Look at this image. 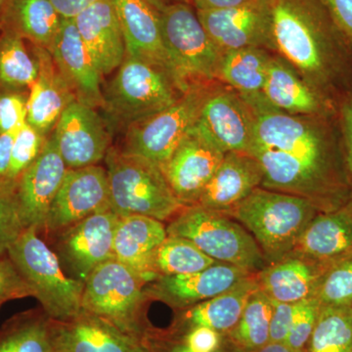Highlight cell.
Returning <instances> with one entry per match:
<instances>
[{
    "mask_svg": "<svg viewBox=\"0 0 352 352\" xmlns=\"http://www.w3.org/2000/svg\"><path fill=\"white\" fill-rule=\"evenodd\" d=\"M275 52L333 105L352 91V47L321 0H270Z\"/></svg>",
    "mask_w": 352,
    "mask_h": 352,
    "instance_id": "obj_1",
    "label": "cell"
},
{
    "mask_svg": "<svg viewBox=\"0 0 352 352\" xmlns=\"http://www.w3.org/2000/svg\"><path fill=\"white\" fill-rule=\"evenodd\" d=\"M242 98L254 116V142L250 150L258 147L286 153L352 187L337 112L289 115L270 105L263 94Z\"/></svg>",
    "mask_w": 352,
    "mask_h": 352,
    "instance_id": "obj_2",
    "label": "cell"
},
{
    "mask_svg": "<svg viewBox=\"0 0 352 352\" xmlns=\"http://www.w3.org/2000/svg\"><path fill=\"white\" fill-rule=\"evenodd\" d=\"M320 212L302 197L258 187L227 214L252 234L270 265L288 258Z\"/></svg>",
    "mask_w": 352,
    "mask_h": 352,
    "instance_id": "obj_3",
    "label": "cell"
},
{
    "mask_svg": "<svg viewBox=\"0 0 352 352\" xmlns=\"http://www.w3.org/2000/svg\"><path fill=\"white\" fill-rule=\"evenodd\" d=\"M7 252L48 318L69 320L82 311L85 283L64 272L56 254L39 237L38 228H25Z\"/></svg>",
    "mask_w": 352,
    "mask_h": 352,
    "instance_id": "obj_4",
    "label": "cell"
},
{
    "mask_svg": "<svg viewBox=\"0 0 352 352\" xmlns=\"http://www.w3.org/2000/svg\"><path fill=\"white\" fill-rule=\"evenodd\" d=\"M111 210L119 217L139 214L163 221L184 208L171 190L161 166L149 160L109 150Z\"/></svg>",
    "mask_w": 352,
    "mask_h": 352,
    "instance_id": "obj_5",
    "label": "cell"
},
{
    "mask_svg": "<svg viewBox=\"0 0 352 352\" xmlns=\"http://www.w3.org/2000/svg\"><path fill=\"white\" fill-rule=\"evenodd\" d=\"M189 88L166 69L126 56L103 92L104 108L129 129L170 107Z\"/></svg>",
    "mask_w": 352,
    "mask_h": 352,
    "instance_id": "obj_6",
    "label": "cell"
},
{
    "mask_svg": "<svg viewBox=\"0 0 352 352\" xmlns=\"http://www.w3.org/2000/svg\"><path fill=\"white\" fill-rule=\"evenodd\" d=\"M168 236L191 241L219 263L232 264L252 273L268 265L251 233L227 214L208 208L185 207L166 228Z\"/></svg>",
    "mask_w": 352,
    "mask_h": 352,
    "instance_id": "obj_7",
    "label": "cell"
},
{
    "mask_svg": "<svg viewBox=\"0 0 352 352\" xmlns=\"http://www.w3.org/2000/svg\"><path fill=\"white\" fill-rule=\"evenodd\" d=\"M162 36L178 80L190 87L219 82L222 54L187 2L159 8Z\"/></svg>",
    "mask_w": 352,
    "mask_h": 352,
    "instance_id": "obj_8",
    "label": "cell"
},
{
    "mask_svg": "<svg viewBox=\"0 0 352 352\" xmlns=\"http://www.w3.org/2000/svg\"><path fill=\"white\" fill-rule=\"evenodd\" d=\"M144 283L119 261L109 259L85 280L82 310L144 342L150 332L142 317Z\"/></svg>",
    "mask_w": 352,
    "mask_h": 352,
    "instance_id": "obj_9",
    "label": "cell"
},
{
    "mask_svg": "<svg viewBox=\"0 0 352 352\" xmlns=\"http://www.w3.org/2000/svg\"><path fill=\"white\" fill-rule=\"evenodd\" d=\"M219 83L193 85L170 107L129 127L122 152L145 157L162 168L195 126L208 97Z\"/></svg>",
    "mask_w": 352,
    "mask_h": 352,
    "instance_id": "obj_10",
    "label": "cell"
},
{
    "mask_svg": "<svg viewBox=\"0 0 352 352\" xmlns=\"http://www.w3.org/2000/svg\"><path fill=\"white\" fill-rule=\"evenodd\" d=\"M120 217L97 212L55 234L54 252L64 272L83 282L95 268L113 258V234Z\"/></svg>",
    "mask_w": 352,
    "mask_h": 352,
    "instance_id": "obj_11",
    "label": "cell"
},
{
    "mask_svg": "<svg viewBox=\"0 0 352 352\" xmlns=\"http://www.w3.org/2000/svg\"><path fill=\"white\" fill-rule=\"evenodd\" d=\"M226 154L198 124L190 129L170 160L162 166L183 207L196 205Z\"/></svg>",
    "mask_w": 352,
    "mask_h": 352,
    "instance_id": "obj_12",
    "label": "cell"
},
{
    "mask_svg": "<svg viewBox=\"0 0 352 352\" xmlns=\"http://www.w3.org/2000/svg\"><path fill=\"white\" fill-rule=\"evenodd\" d=\"M196 12L222 54L248 47L263 48L276 53L270 0H254L232 8Z\"/></svg>",
    "mask_w": 352,
    "mask_h": 352,
    "instance_id": "obj_13",
    "label": "cell"
},
{
    "mask_svg": "<svg viewBox=\"0 0 352 352\" xmlns=\"http://www.w3.org/2000/svg\"><path fill=\"white\" fill-rule=\"evenodd\" d=\"M111 210L107 170L98 164L67 170L44 230L54 236L97 212Z\"/></svg>",
    "mask_w": 352,
    "mask_h": 352,
    "instance_id": "obj_14",
    "label": "cell"
},
{
    "mask_svg": "<svg viewBox=\"0 0 352 352\" xmlns=\"http://www.w3.org/2000/svg\"><path fill=\"white\" fill-rule=\"evenodd\" d=\"M68 170L95 166L107 156L110 135L94 108L75 100L65 109L52 134Z\"/></svg>",
    "mask_w": 352,
    "mask_h": 352,
    "instance_id": "obj_15",
    "label": "cell"
},
{
    "mask_svg": "<svg viewBox=\"0 0 352 352\" xmlns=\"http://www.w3.org/2000/svg\"><path fill=\"white\" fill-rule=\"evenodd\" d=\"M53 135L47 139L38 159L21 175L15 187L16 201L25 228L44 230L51 204L67 173Z\"/></svg>",
    "mask_w": 352,
    "mask_h": 352,
    "instance_id": "obj_16",
    "label": "cell"
},
{
    "mask_svg": "<svg viewBox=\"0 0 352 352\" xmlns=\"http://www.w3.org/2000/svg\"><path fill=\"white\" fill-rule=\"evenodd\" d=\"M197 124L224 153H249L254 142L252 109L238 92L221 82L208 97Z\"/></svg>",
    "mask_w": 352,
    "mask_h": 352,
    "instance_id": "obj_17",
    "label": "cell"
},
{
    "mask_svg": "<svg viewBox=\"0 0 352 352\" xmlns=\"http://www.w3.org/2000/svg\"><path fill=\"white\" fill-rule=\"evenodd\" d=\"M50 333L55 352H151L143 340L85 311L69 320L50 319Z\"/></svg>",
    "mask_w": 352,
    "mask_h": 352,
    "instance_id": "obj_18",
    "label": "cell"
},
{
    "mask_svg": "<svg viewBox=\"0 0 352 352\" xmlns=\"http://www.w3.org/2000/svg\"><path fill=\"white\" fill-rule=\"evenodd\" d=\"M76 99L91 108H104L101 74L88 52L74 19H63L48 50Z\"/></svg>",
    "mask_w": 352,
    "mask_h": 352,
    "instance_id": "obj_19",
    "label": "cell"
},
{
    "mask_svg": "<svg viewBox=\"0 0 352 352\" xmlns=\"http://www.w3.org/2000/svg\"><path fill=\"white\" fill-rule=\"evenodd\" d=\"M111 1L122 28L126 56L162 67L182 82L176 76L164 46L159 9L146 0Z\"/></svg>",
    "mask_w": 352,
    "mask_h": 352,
    "instance_id": "obj_20",
    "label": "cell"
},
{
    "mask_svg": "<svg viewBox=\"0 0 352 352\" xmlns=\"http://www.w3.org/2000/svg\"><path fill=\"white\" fill-rule=\"evenodd\" d=\"M292 254L328 268L352 258V195L336 210L317 215L300 236Z\"/></svg>",
    "mask_w": 352,
    "mask_h": 352,
    "instance_id": "obj_21",
    "label": "cell"
},
{
    "mask_svg": "<svg viewBox=\"0 0 352 352\" xmlns=\"http://www.w3.org/2000/svg\"><path fill=\"white\" fill-rule=\"evenodd\" d=\"M263 182V170L256 157L249 153H226L195 206L227 214Z\"/></svg>",
    "mask_w": 352,
    "mask_h": 352,
    "instance_id": "obj_22",
    "label": "cell"
},
{
    "mask_svg": "<svg viewBox=\"0 0 352 352\" xmlns=\"http://www.w3.org/2000/svg\"><path fill=\"white\" fill-rule=\"evenodd\" d=\"M252 274L232 264L217 263L193 274L157 278L150 293L175 307H188L220 295Z\"/></svg>",
    "mask_w": 352,
    "mask_h": 352,
    "instance_id": "obj_23",
    "label": "cell"
},
{
    "mask_svg": "<svg viewBox=\"0 0 352 352\" xmlns=\"http://www.w3.org/2000/svg\"><path fill=\"white\" fill-rule=\"evenodd\" d=\"M74 21L101 75L119 68L126 56V44L112 1L99 0Z\"/></svg>",
    "mask_w": 352,
    "mask_h": 352,
    "instance_id": "obj_24",
    "label": "cell"
},
{
    "mask_svg": "<svg viewBox=\"0 0 352 352\" xmlns=\"http://www.w3.org/2000/svg\"><path fill=\"white\" fill-rule=\"evenodd\" d=\"M263 94L270 105L289 115H332L336 105L310 87L289 62L275 53Z\"/></svg>",
    "mask_w": 352,
    "mask_h": 352,
    "instance_id": "obj_25",
    "label": "cell"
},
{
    "mask_svg": "<svg viewBox=\"0 0 352 352\" xmlns=\"http://www.w3.org/2000/svg\"><path fill=\"white\" fill-rule=\"evenodd\" d=\"M168 237L163 222L145 215L120 217L113 234V256L144 282L157 279L155 251Z\"/></svg>",
    "mask_w": 352,
    "mask_h": 352,
    "instance_id": "obj_26",
    "label": "cell"
},
{
    "mask_svg": "<svg viewBox=\"0 0 352 352\" xmlns=\"http://www.w3.org/2000/svg\"><path fill=\"white\" fill-rule=\"evenodd\" d=\"M39 73L31 87L27 103V122L46 135L56 126L65 109L76 100L47 50L34 46Z\"/></svg>",
    "mask_w": 352,
    "mask_h": 352,
    "instance_id": "obj_27",
    "label": "cell"
},
{
    "mask_svg": "<svg viewBox=\"0 0 352 352\" xmlns=\"http://www.w3.org/2000/svg\"><path fill=\"white\" fill-rule=\"evenodd\" d=\"M328 267L298 256L270 264L258 273L259 289L270 300L296 303L316 295Z\"/></svg>",
    "mask_w": 352,
    "mask_h": 352,
    "instance_id": "obj_28",
    "label": "cell"
},
{
    "mask_svg": "<svg viewBox=\"0 0 352 352\" xmlns=\"http://www.w3.org/2000/svg\"><path fill=\"white\" fill-rule=\"evenodd\" d=\"M259 289L254 275L244 278L220 295L194 305L183 314V327L206 326L217 332L229 333L237 325L252 294Z\"/></svg>",
    "mask_w": 352,
    "mask_h": 352,
    "instance_id": "obj_29",
    "label": "cell"
},
{
    "mask_svg": "<svg viewBox=\"0 0 352 352\" xmlns=\"http://www.w3.org/2000/svg\"><path fill=\"white\" fill-rule=\"evenodd\" d=\"M62 20L50 0H10L1 30L15 32L34 46L50 50Z\"/></svg>",
    "mask_w": 352,
    "mask_h": 352,
    "instance_id": "obj_30",
    "label": "cell"
},
{
    "mask_svg": "<svg viewBox=\"0 0 352 352\" xmlns=\"http://www.w3.org/2000/svg\"><path fill=\"white\" fill-rule=\"evenodd\" d=\"M274 54L256 47L228 51L222 56L219 82L232 88L242 97L263 94Z\"/></svg>",
    "mask_w": 352,
    "mask_h": 352,
    "instance_id": "obj_31",
    "label": "cell"
},
{
    "mask_svg": "<svg viewBox=\"0 0 352 352\" xmlns=\"http://www.w3.org/2000/svg\"><path fill=\"white\" fill-rule=\"evenodd\" d=\"M0 31V85L12 91L31 88L39 73L38 56H32L25 39L17 34Z\"/></svg>",
    "mask_w": 352,
    "mask_h": 352,
    "instance_id": "obj_32",
    "label": "cell"
},
{
    "mask_svg": "<svg viewBox=\"0 0 352 352\" xmlns=\"http://www.w3.org/2000/svg\"><path fill=\"white\" fill-rule=\"evenodd\" d=\"M305 352H352V307L322 305Z\"/></svg>",
    "mask_w": 352,
    "mask_h": 352,
    "instance_id": "obj_33",
    "label": "cell"
},
{
    "mask_svg": "<svg viewBox=\"0 0 352 352\" xmlns=\"http://www.w3.org/2000/svg\"><path fill=\"white\" fill-rule=\"evenodd\" d=\"M219 263L199 249L191 241L168 236L155 251L153 270L157 278L193 274Z\"/></svg>",
    "mask_w": 352,
    "mask_h": 352,
    "instance_id": "obj_34",
    "label": "cell"
},
{
    "mask_svg": "<svg viewBox=\"0 0 352 352\" xmlns=\"http://www.w3.org/2000/svg\"><path fill=\"white\" fill-rule=\"evenodd\" d=\"M272 303L261 289L252 294L236 327L228 333L235 349L258 351L270 342Z\"/></svg>",
    "mask_w": 352,
    "mask_h": 352,
    "instance_id": "obj_35",
    "label": "cell"
},
{
    "mask_svg": "<svg viewBox=\"0 0 352 352\" xmlns=\"http://www.w3.org/2000/svg\"><path fill=\"white\" fill-rule=\"evenodd\" d=\"M0 352H55L50 319H30L7 331L0 338Z\"/></svg>",
    "mask_w": 352,
    "mask_h": 352,
    "instance_id": "obj_36",
    "label": "cell"
},
{
    "mask_svg": "<svg viewBox=\"0 0 352 352\" xmlns=\"http://www.w3.org/2000/svg\"><path fill=\"white\" fill-rule=\"evenodd\" d=\"M47 139L34 127L25 124L16 132L14 139L10 166L6 182L16 186L18 179L38 159Z\"/></svg>",
    "mask_w": 352,
    "mask_h": 352,
    "instance_id": "obj_37",
    "label": "cell"
},
{
    "mask_svg": "<svg viewBox=\"0 0 352 352\" xmlns=\"http://www.w3.org/2000/svg\"><path fill=\"white\" fill-rule=\"evenodd\" d=\"M315 296L322 305L352 307V258L340 261L328 268Z\"/></svg>",
    "mask_w": 352,
    "mask_h": 352,
    "instance_id": "obj_38",
    "label": "cell"
},
{
    "mask_svg": "<svg viewBox=\"0 0 352 352\" xmlns=\"http://www.w3.org/2000/svg\"><path fill=\"white\" fill-rule=\"evenodd\" d=\"M15 187L0 179V254L7 252L25 229L16 201Z\"/></svg>",
    "mask_w": 352,
    "mask_h": 352,
    "instance_id": "obj_39",
    "label": "cell"
},
{
    "mask_svg": "<svg viewBox=\"0 0 352 352\" xmlns=\"http://www.w3.org/2000/svg\"><path fill=\"white\" fill-rule=\"evenodd\" d=\"M321 302L316 296L303 300L296 305L295 317L286 342L296 352H305L318 318Z\"/></svg>",
    "mask_w": 352,
    "mask_h": 352,
    "instance_id": "obj_40",
    "label": "cell"
},
{
    "mask_svg": "<svg viewBox=\"0 0 352 352\" xmlns=\"http://www.w3.org/2000/svg\"><path fill=\"white\" fill-rule=\"evenodd\" d=\"M28 98L19 91L0 94V134L15 133L27 124Z\"/></svg>",
    "mask_w": 352,
    "mask_h": 352,
    "instance_id": "obj_41",
    "label": "cell"
},
{
    "mask_svg": "<svg viewBox=\"0 0 352 352\" xmlns=\"http://www.w3.org/2000/svg\"><path fill=\"white\" fill-rule=\"evenodd\" d=\"M223 333L206 326H195L187 329L183 333L182 342L189 349L195 352H219L223 344Z\"/></svg>",
    "mask_w": 352,
    "mask_h": 352,
    "instance_id": "obj_42",
    "label": "cell"
},
{
    "mask_svg": "<svg viewBox=\"0 0 352 352\" xmlns=\"http://www.w3.org/2000/svg\"><path fill=\"white\" fill-rule=\"evenodd\" d=\"M27 296H32L31 289L12 261L0 258V302Z\"/></svg>",
    "mask_w": 352,
    "mask_h": 352,
    "instance_id": "obj_43",
    "label": "cell"
},
{
    "mask_svg": "<svg viewBox=\"0 0 352 352\" xmlns=\"http://www.w3.org/2000/svg\"><path fill=\"white\" fill-rule=\"evenodd\" d=\"M336 108L347 171L352 185V91L340 97Z\"/></svg>",
    "mask_w": 352,
    "mask_h": 352,
    "instance_id": "obj_44",
    "label": "cell"
},
{
    "mask_svg": "<svg viewBox=\"0 0 352 352\" xmlns=\"http://www.w3.org/2000/svg\"><path fill=\"white\" fill-rule=\"evenodd\" d=\"M272 316L270 321V342L285 344L295 317L296 303L279 302L271 300Z\"/></svg>",
    "mask_w": 352,
    "mask_h": 352,
    "instance_id": "obj_45",
    "label": "cell"
},
{
    "mask_svg": "<svg viewBox=\"0 0 352 352\" xmlns=\"http://www.w3.org/2000/svg\"><path fill=\"white\" fill-rule=\"evenodd\" d=\"M352 47V0H321Z\"/></svg>",
    "mask_w": 352,
    "mask_h": 352,
    "instance_id": "obj_46",
    "label": "cell"
},
{
    "mask_svg": "<svg viewBox=\"0 0 352 352\" xmlns=\"http://www.w3.org/2000/svg\"><path fill=\"white\" fill-rule=\"evenodd\" d=\"M63 19H75L88 7L94 6L99 0H50Z\"/></svg>",
    "mask_w": 352,
    "mask_h": 352,
    "instance_id": "obj_47",
    "label": "cell"
},
{
    "mask_svg": "<svg viewBox=\"0 0 352 352\" xmlns=\"http://www.w3.org/2000/svg\"><path fill=\"white\" fill-rule=\"evenodd\" d=\"M146 346L151 352H195L189 349L179 340H164L157 337L156 333L150 331L144 340ZM233 352H245L239 351Z\"/></svg>",
    "mask_w": 352,
    "mask_h": 352,
    "instance_id": "obj_48",
    "label": "cell"
},
{
    "mask_svg": "<svg viewBox=\"0 0 352 352\" xmlns=\"http://www.w3.org/2000/svg\"><path fill=\"white\" fill-rule=\"evenodd\" d=\"M15 133L0 134V179H6L10 166Z\"/></svg>",
    "mask_w": 352,
    "mask_h": 352,
    "instance_id": "obj_49",
    "label": "cell"
},
{
    "mask_svg": "<svg viewBox=\"0 0 352 352\" xmlns=\"http://www.w3.org/2000/svg\"><path fill=\"white\" fill-rule=\"evenodd\" d=\"M254 0H189L196 10H217L244 6Z\"/></svg>",
    "mask_w": 352,
    "mask_h": 352,
    "instance_id": "obj_50",
    "label": "cell"
},
{
    "mask_svg": "<svg viewBox=\"0 0 352 352\" xmlns=\"http://www.w3.org/2000/svg\"><path fill=\"white\" fill-rule=\"evenodd\" d=\"M252 352H296L289 349L286 344L280 342H268L265 346L261 347L258 351Z\"/></svg>",
    "mask_w": 352,
    "mask_h": 352,
    "instance_id": "obj_51",
    "label": "cell"
},
{
    "mask_svg": "<svg viewBox=\"0 0 352 352\" xmlns=\"http://www.w3.org/2000/svg\"><path fill=\"white\" fill-rule=\"evenodd\" d=\"M153 6H156L157 9L161 8L162 6L170 3V1L173 2H188L189 0H146Z\"/></svg>",
    "mask_w": 352,
    "mask_h": 352,
    "instance_id": "obj_52",
    "label": "cell"
},
{
    "mask_svg": "<svg viewBox=\"0 0 352 352\" xmlns=\"http://www.w3.org/2000/svg\"><path fill=\"white\" fill-rule=\"evenodd\" d=\"M9 2H10V0H0V30H1L2 20H3V16L6 14Z\"/></svg>",
    "mask_w": 352,
    "mask_h": 352,
    "instance_id": "obj_53",
    "label": "cell"
}]
</instances>
